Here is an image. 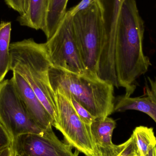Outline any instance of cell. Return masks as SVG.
Segmentation results:
<instances>
[{
    "label": "cell",
    "instance_id": "21",
    "mask_svg": "<svg viewBox=\"0 0 156 156\" xmlns=\"http://www.w3.org/2000/svg\"><path fill=\"white\" fill-rule=\"evenodd\" d=\"M6 4L10 8L17 12L20 15L24 13L23 0H4Z\"/></svg>",
    "mask_w": 156,
    "mask_h": 156
},
{
    "label": "cell",
    "instance_id": "7",
    "mask_svg": "<svg viewBox=\"0 0 156 156\" xmlns=\"http://www.w3.org/2000/svg\"><path fill=\"white\" fill-rule=\"evenodd\" d=\"M57 117L53 126L60 131L69 144L86 156H98L91 126L80 119L66 95L55 91Z\"/></svg>",
    "mask_w": 156,
    "mask_h": 156
},
{
    "label": "cell",
    "instance_id": "22",
    "mask_svg": "<svg viewBox=\"0 0 156 156\" xmlns=\"http://www.w3.org/2000/svg\"><path fill=\"white\" fill-rule=\"evenodd\" d=\"M0 156H14L12 147H9L0 151Z\"/></svg>",
    "mask_w": 156,
    "mask_h": 156
},
{
    "label": "cell",
    "instance_id": "11",
    "mask_svg": "<svg viewBox=\"0 0 156 156\" xmlns=\"http://www.w3.org/2000/svg\"><path fill=\"white\" fill-rule=\"evenodd\" d=\"M125 0H99L105 23L101 50L106 56L114 55L118 20Z\"/></svg>",
    "mask_w": 156,
    "mask_h": 156
},
{
    "label": "cell",
    "instance_id": "1",
    "mask_svg": "<svg viewBox=\"0 0 156 156\" xmlns=\"http://www.w3.org/2000/svg\"><path fill=\"white\" fill-rule=\"evenodd\" d=\"M144 24L136 0H125L118 20L115 51V64L118 86L131 96L136 80L151 66L143 48Z\"/></svg>",
    "mask_w": 156,
    "mask_h": 156
},
{
    "label": "cell",
    "instance_id": "12",
    "mask_svg": "<svg viewBox=\"0 0 156 156\" xmlns=\"http://www.w3.org/2000/svg\"><path fill=\"white\" fill-rule=\"evenodd\" d=\"M48 6V0H30L27 12L19 16L17 21L23 26L43 31L45 26Z\"/></svg>",
    "mask_w": 156,
    "mask_h": 156
},
{
    "label": "cell",
    "instance_id": "17",
    "mask_svg": "<svg viewBox=\"0 0 156 156\" xmlns=\"http://www.w3.org/2000/svg\"><path fill=\"white\" fill-rule=\"evenodd\" d=\"M98 156H134L139 154L133 136L125 143L106 147H97Z\"/></svg>",
    "mask_w": 156,
    "mask_h": 156
},
{
    "label": "cell",
    "instance_id": "2",
    "mask_svg": "<svg viewBox=\"0 0 156 156\" xmlns=\"http://www.w3.org/2000/svg\"><path fill=\"white\" fill-rule=\"evenodd\" d=\"M10 70L22 76L33 89L53 118L57 117L55 94L49 81V71L53 66L45 43L33 38L11 43ZM54 125V124H53Z\"/></svg>",
    "mask_w": 156,
    "mask_h": 156
},
{
    "label": "cell",
    "instance_id": "27",
    "mask_svg": "<svg viewBox=\"0 0 156 156\" xmlns=\"http://www.w3.org/2000/svg\"></svg>",
    "mask_w": 156,
    "mask_h": 156
},
{
    "label": "cell",
    "instance_id": "26",
    "mask_svg": "<svg viewBox=\"0 0 156 156\" xmlns=\"http://www.w3.org/2000/svg\"><path fill=\"white\" fill-rule=\"evenodd\" d=\"M50 1H51V0H48V3H49V2H50Z\"/></svg>",
    "mask_w": 156,
    "mask_h": 156
},
{
    "label": "cell",
    "instance_id": "20",
    "mask_svg": "<svg viewBox=\"0 0 156 156\" xmlns=\"http://www.w3.org/2000/svg\"><path fill=\"white\" fill-rule=\"evenodd\" d=\"M12 146V140L9 134L0 122V151Z\"/></svg>",
    "mask_w": 156,
    "mask_h": 156
},
{
    "label": "cell",
    "instance_id": "3",
    "mask_svg": "<svg viewBox=\"0 0 156 156\" xmlns=\"http://www.w3.org/2000/svg\"><path fill=\"white\" fill-rule=\"evenodd\" d=\"M49 77L54 92L71 95L95 118L114 112V86L97 74L89 71L76 74L52 66Z\"/></svg>",
    "mask_w": 156,
    "mask_h": 156
},
{
    "label": "cell",
    "instance_id": "13",
    "mask_svg": "<svg viewBox=\"0 0 156 156\" xmlns=\"http://www.w3.org/2000/svg\"><path fill=\"white\" fill-rule=\"evenodd\" d=\"M116 122L109 117L96 118L91 125V132L96 147H106L114 144L112 142L113 132Z\"/></svg>",
    "mask_w": 156,
    "mask_h": 156
},
{
    "label": "cell",
    "instance_id": "23",
    "mask_svg": "<svg viewBox=\"0 0 156 156\" xmlns=\"http://www.w3.org/2000/svg\"><path fill=\"white\" fill-rule=\"evenodd\" d=\"M29 1L30 0H23V6L24 10V13H25L28 10Z\"/></svg>",
    "mask_w": 156,
    "mask_h": 156
},
{
    "label": "cell",
    "instance_id": "15",
    "mask_svg": "<svg viewBox=\"0 0 156 156\" xmlns=\"http://www.w3.org/2000/svg\"><path fill=\"white\" fill-rule=\"evenodd\" d=\"M12 23L2 21L0 23V83L10 70L11 55L10 53Z\"/></svg>",
    "mask_w": 156,
    "mask_h": 156
},
{
    "label": "cell",
    "instance_id": "25",
    "mask_svg": "<svg viewBox=\"0 0 156 156\" xmlns=\"http://www.w3.org/2000/svg\"><path fill=\"white\" fill-rule=\"evenodd\" d=\"M134 156H140V154H138Z\"/></svg>",
    "mask_w": 156,
    "mask_h": 156
},
{
    "label": "cell",
    "instance_id": "4",
    "mask_svg": "<svg viewBox=\"0 0 156 156\" xmlns=\"http://www.w3.org/2000/svg\"><path fill=\"white\" fill-rule=\"evenodd\" d=\"M73 28L87 71L97 74L105 23L99 2L72 17Z\"/></svg>",
    "mask_w": 156,
    "mask_h": 156
},
{
    "label": "cell",
    "instance_id": "5",
    "mask_svg": "<svg viewBox=\"0 0 156 156\" xmlns=\"http://www.w3.org/2000/svg\"><path fill=\"white\" fill-rule=\"evenodd\" d=\"M0 122L12 141L22 135L44 132L29 115L12 79L0 83Z\"/></svg>",
    "mask_w": 156,
    "mask_h": 156
},
{
    "label": "cell",
    "instance_id": "24",
    "mask_svg": "<svg viewBox=\"0 0 156 156\" xmlns=\"http://www.w3.org/2000/svg\"><path fill=\"white\" fill-rule=\"evenodd\" d=\"M147 156H156V146L150 148Z\"/></svg>",
    "mask_w": 156,
    "mask_h": 156
},
{
    "label": "cell",
    "instance_id": "9",
    "mask_svg": "<svg viewBox=\"0 0 156 156\" xmlns=\"http://www.w3.org/2000/svg\"><path fill=\"white\" fill-rule=\"evenodd\" d=\"M11 79L34 122L44 131L52 128L54 124L53 118L26 81L16 72H13Z\"/></svg>",
    "mask_w": 156,
    "mask_h": 156
},
{
    "label": "cell",
    "instance_id": "16",
    "mask_svg": "<svg viewBox=\"0 0 156 156\" xmlns=\"http://www.w3.org/2000/svg\"><path fill=\"white\" fill-rule=\"evenodd\" d=\"M134 137L140 156H147L150 148L156 146L154 129L147 126H137L132 134Z\"/></svg>",
    "mask_w": 156,
    "mask_h": 156
},
{
    "label": "cell",
    "instance_id": "10",
    "mask_svg": "<svg viewBox=\"0 0 156 156\" xmlns=\"http://www.w3.org/2000/svg\"><path fill=\"white\" fill-rule=\"evenodd\" d=\"M135 110L149 115L156 123V78L145 79L144 94L132 97L124 95L115 99L114 112Z\"/></svg>",
    "mask_w": 156,
    "mask_h": 156
},
{
    "label": "cell",
    "instance_id": "8",
    "mask_svg": "<svg viewBox=\"0 0 156 156\" xmlns=\"http://www.w3.org/2000/svg\"><path fill=\"white\" fill-rule=\"evenodd\" d=\"M12 147L15 156H76L70 145L58 138L52 127L42 135L19 136L13 140Z\"/></svg>",
    "mask_w": 156,
    "mask_h": 156
},
{
    "label": "cell",
    "instance_id": "6",
    "mask_svg": "<svg viewBox=\"0 0 156 156\" xmlns=\"http://www.w3.org/2000/svg\"><path fill=\"white\" fill-rule=\"evenodd\" d=\"M45 44L53 66L76 74L87 71L74 33L71 16L66 14L55 32Z\"/></svg>",
    "mask_w": 156,
    "mask_h": 156
},
{
    "label": "cell",
    "instance_id": "14",
    "mask_svg": "<svg viewBox=\"0 0 156 156\" xmlns=\"http://www.w3.org/2000/svg\"><path fill=\"white\" fill-rule=\"evenodd\" d=\"M69 0H51L48 3L45 26L43 32L47 39L52 36L67 12Z\"/></svg>",
    "mask_w": 156,
    "mask_h": 156
},
{
    "label": "cell",
    "instance_id": "18",
    "mask_svg": "<svg viewBox=\"0 0 156 156\" xmlns=\"http://www.w3.org/2000/svg\"><path fill=\"white\" fill-rule=\"evenodd\" d=\"M64 94L66 96L76 113L82 121L86 124L91 126L96 118L92 115L87 109H85L77 101H76V99L73 98L71 95Z\"/></svg>",
    "mask_w": 156,
    "mask_h": 156
},
{
    "label": "cell",
    "instance_id": "19",
    "mask_svg": "<svg viewBox=\"0 0 156 156\" xmlns=\"http://www.w3.org/2000/svg\"><path fill=\"white\" fill-rule=\"evenodd\" d=\"M99 1V0H82L76 5L67 11L66 13L68 15L73 17L76 14L87 9L93 4Z\"/></svg>",
    "mask_w": 156,
    "mask_h": 156
}]
</instances>
